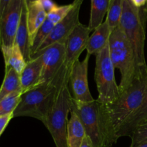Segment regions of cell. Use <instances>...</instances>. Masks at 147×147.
Here are the masks:
<instances>
[{"instance_id": "cell-6", "label": "cell", "mask_w": 147, "mask_h": 147, "mask_svg": "<svg viewBox=\"0 0 147 147\" xmlns=\"http://www.w3.org/2000/svg\"><path fill=\"white\" fill-rule=\"evenodd\" d=\"M68 86L69 81H66L59 89L53 109L44 124L51 134L56 147H69L67 136V116L70 111L72 95Z\"/></svg>"}, {"instance_id": "cell-15", "label": "cell", "mask_w": 147, "mask_h": 147, "mask_svg": "<svg viewBox=\"0 0 147 147\" xmlns=\"http://www.w3.org/2000/svg\"><path fill=\"white\" fill-rule=\"evenodd\" d=\"M14 44L18 45V47H20L26 62L27 63L28 61H30L31 60L32 55L31 40H30V33H29L28 26H27L26 3H24L22 11L20 24H19L17 33H16Z\"/></svg>"}, {"instance_id": "cell-34", "label": "cell", "mask_w": 147, "mask_h": 147, "mask_svg": "<svg viewBox=\"0 0 147 147\" xmlns=\"http://www.w3.org/2000/svg\"><path fill=\"white\" fill-rule=\"evenodd\" d=\"M146 11H147V4H146Z\"/></svg>"}, {"instance_id": "cell-21", "label": "cell", "mask_w": 147, "mask_h": 147, "mask_svg": "<svg viewBox=\"0 0 147 147\" xmlns=\"http://www.w3.org/2000/svg\"><path fill=\"white\" fill-rule=\"evenodd\" d=\"M90 1L91 7L88 27L93 31L103 22V19L109 10L111 0H90Z\"/></svg>"}, {"instance_id": "cell-18", "label": "cell", "mask_w": 147, "mask_h": 147, "mask_svg": "<svg viewBox=\"0 0 147 147\" xmlns=\"http://www.w3.org/2000/svg\"><path fill=\"white\" fill-rule=\"evenodd\" d=\"M70 113L67 126V144L69 147H80L86 136V131L76 112L70 111Z\"/></svg>"}, {"instance_id": "cell-4", "label": "cell", "mask_w": 147, "mask_h": 147, "mask_svg": "<svg viewBox=\"0 0 147 147\" xmlns=\"http://www.w3.org/2000/svg\"><path fill=\"white\" fill-rule=\"evenodd\" d=\"M146 15V7L137 8L130 0H123V12L119 26L131 45L138 70L147 67L144 53Z\"/></svg>"}, {"instance_id": "cell-7", "label": "cell", "mask_w": 147, "mask_h": 147, "mask_svg": "<svg viewBox=\"0 0 147 147\" xmlns=\"http://www.w3.org/2000/svg\"><path fill=\"white\" fill-rule=\"evenodd\" d=\"M95 80L98 91L97 100L102 104H109L120 95L115 78V67L110 57L109 44L96 55Z\"/></svg>"}, {"instance_id": "cell-23", "label": "cell", "mask_w": 147, "mask_h": 147, "mask_svg": "<svg viewBox=\"0 0 147 147\" xmlns=\"http://www.w3.org/2000/svg\"><path fill=\"white\" fill-rule=\"evenodd\" d=\"M55 24L47 17L42 25L40 27L37 32L36 33L34 39L31 44V54L32 55L35 54L38 51L39 48L42 45L45 40H46L52 30L54 27ZM31 55V57H32Z\"/></svg>"}, {"instance_id": "cell-25", "label": "cell", "mask_w": 147, "mask_h": 147, "mask_svg": "<svg viewBox=\"0 0 147 147\" xmlns=\"http://www.w3.org/2000/svg\"><path fill=\"white\" fill-rule=\"evenodd\" d=\"M73 6H74L73 2L66 5H57L52 11L47 13V17L55 25L67 15L70 10L73 9Z\"/></svg>"}, {"instance_id": "cell-31", "label": "cell", "mask_w": 147, "mask_h": 147, "mask_svg": "<svg viewBox=\"0 0 147 147\" xmlns=\"http://www.w3.org/2000/svg\"><path fill=\"white\" fill-rule=\"evenodd\" d=\"M80 147H93V144H92L90 139L87 136L84 138Z\"/></svg>"}, {"instance_id": "cell-30", "label": "cell", "mask_w": 147, "mask_h": 147, "mask_svg": "<svg viewBox=\"0 0 147 147\" xmlns=\"http://www.w3.org/2000/svg\"><path fill=\"white\" fill-rule=\"evenodd\" d=\"M11 1V0H1L0 1V19H1L4 10L6 9Z\"/></svg>"}, {"instance_id": "cell-33", "label": "cell", "mask_w": 147, "mask_h": 147, "mask_svg": "<svg viewBox=\"0 0 147 147\" xmlns=\"http://www.w3.org/2000/svg\"><path fill=\"white\" fill-rule=\"evenodd\" d=\"M38 0H25V3L26 4H29L32 2H34V1H37Z\"/></svg>"}, {"instance_id": "cell-36", "label": "cell", "mask_w": 147, "mask_h": 147, "mask_svg": "<svg viewBox=\"0 0 147 147\" xmlns=\"http://www.w3.org/2000/svg\"><path fill=\"white\" fill-rule=\"evenodd\" d=\"M130 1H131V0H130Z\"/></svg>"}, {"instance_id": "cell-28", "label": "cell", "mask_w": 147, "mask_h": 147, "mask_svg": "<svg viewBox=\"0 0 147 147\" xmlns=\"http://www.w3.org/2000/svg\"><path fill=\"white\" fill-rule=\"evenodd\" d=\"M14 118L13 114H8L5 116H0V136L2 134L4 129L7 126L10 121Z\"/></svg>"}, {"instance_id": "cell-19", "label": "cell", "mask_w": 147, "mask_h": 147, "mask_svg": "<svg viewBox=\"0 0 147 147\" xmlns=\"http://www.w3.org/2000/svg\"><path fill=\"white\" fill-rule=\"evenodd\" d=\"M1 50L4 56L5 66L12 67L19 74H21L27 62L18 45L14 44L9 47H1Z\"/></svg>"}, {"instance_id": "cell-9", "label": "cell", "mask_w": 147, "mask_h": 147, "mask_svg": "<svg viewBox=\"0 0 147 147\" xmlns=\"http://www.w3.org/2000/svg\"><path fill=\"white\" fill-rule=\"evenodd\" d=\"M32 55H39L42 58V83L52 81L64 66L65 60V43H54Z\"/></svg>"}, {"instance_id": "cell-12", "label": "cell", "mask_w": 147, "mask_h": 147, "mask_svg": "<svg viewBox=\"0 0 147 147\" xmlns=\"http://www.w3.org/2000/svg\"><path fill=\"white\" fill-rule=\"evenodd\" d=\"M90 32L91 30L88 26L80 22L65 42V60L64 65L69 72H70L73 65L79 60L81 53L86 49Z\"/></svg>"}, {"instance_id": "cell-35", "label": "cell", "mask_w": 147, "mask_h": 147, "mask_svg": "<svg viewBox=\"0 0 147 147\" xmlns=\"http://www.w3.org/2000/svg\"><path fill=\"white\" fill-rule=\"evenodd\" d=\"M0 1H1V0H0Z\"/></svg>"}, {"instance_id": "cell-20", "label": "cell", "mask_w": 147, "mask_h": 147, "mask_svg": "<svg viewBox=\"0 0 147 147\" xmlns=\"http://www.w3.org/2000/svg\"><path fill=\"white\" fill-rule=\"evenodd\" d=\"M22 91L20 74L14 68L5 66V76L0 88V100L11 93Z\"/></svg>"}, {"instance_id": "cell-22", "label": "cell", "mask_w": 147, "mask_h": 147, "mask_svg": "<svg viewBox=\"0 0 147 147\" xmlns=\"http://www.w3.org/2000/svg\"><path fill=\"white\" fill-rule=\"evenodd\" d=\"M123 0H111L110 1L106 21L112 31L119 27L120 24L123 12Z\"/></svg>"}, {"instance_id": "cell-10", "label": "cell", "mask_w": 147, "mask_h": 147, "mask_svg": "<svg viewBox=\"0 0 147 147\" xmlns=\"http://www.w3.org/2000/svg\"><path fill=\"white\" fill-rule=\"evenodd\" d=\"M90 55L88 54L83 61L78 60L72 67L69 77L72 97L77 101L91 102L94 100L90 93L88 81V70Z\"/></svg>"}, {"instance_id": "cell-26", "label": "cell", "mask_w": 147, "mask_h": 147, "mask_svg": "<svg viewBox=\"0 0 147 147\" xmlns=\"http://www.w3.org/2000/svg\"><path fill=\"white\" fill-rule=\"evenodd\" d=\"M131 144L130 147L136 146L143 142H147V121L139 125L131 136Z\"/></svg>"}, {"instance_id": "cell-8", "label": "cell", "mask_w": 147, "mask_h": 147, "mask_svg": "<svg viewBox=\"0 0 147 147\" xmlns=\"http://www.w3.org/2000/svg\"><path fill=\"white\" fill-rule=\"evenodd\" d=\"M25 0H11L0 19V47L14 45L16 33L20 24Z\"/></svg>"}, {"instance_id": "cell-27", "label": "cell", "mask_w": 147, "mask_h": 147, "mask_svg": "<svg viewBox=\"0 0 147 147\" xmlns=\"http://www.w3.org/2000/svg\"><path fill=\"white\" fill-rule=\"evenodd\" d=\"M38 1L47 14L57 6L53 0H38Z\"/></svg>"}, {"instance_id": "cell-13", "label": "cell", "mask_w": 147, "mask_h": 147, "mask_svg": "<svg viewBox=\"0 0 147 147\" xmlns=\"http://www.w3.org/2000/svg\"><path fill=\"white\" fill-rule=\"evenodd\" d=\"M42 61L40 56L32 55L20 74L22 93L42 84Z\"/></svg>"}, {"instance_id": "cell-3", "label": "cell", "mask_w": 147, "mask_h": 147, "mask_svg": "<svg viewBox=\"0 0 147 147\" xmlns=\"http://www.w3.org/2000/svg\"><path fill=\"white\" fill-rule=\"evenodd\" d=\"M146 93L147 67L136 73L131 85L114 101L103 104L109 123L116 135L125 121L142 106Z\"/></svg>"}, {"instance_id": "cell-5", "label": "cell", "mask_w": 147, "mask_h": 147, "mask_svg": "<svg viewBox=\"0 0 147 147\" xmlns=\"http://www.w3.org/2000/svg\"><path fill=\"white\" fill-rule=\"evenodd\" d=\"M109 47L113 66L119 69L121 74V80L119 86L121 93L131 85L136 73L140 70H138L131 45L120 26L112 31Z\"/></svg>"}, {"instance_id": "cell-2", "label": "cell", "mask_w": 147, "mask_h": 147, "mask_svg": "<svg viewBox=\"0 0 147 147\" xmlns=\"http://www.w3.org/2000/svg\"><path fill=\"white\" fill-rule=\"evenodd\" d=\"M70 111L78 116L93 147H111L117 142L119 138L109 123L104 105L98 100L84 103L72 97Z\"/></svg>"}, {"instance_id": "cell-11", "label": "cell", "mask_w": 147, "mask_h": 147, "mask_svg": "<svg viewBox=\"0 0 147 147\" xmlns=\"http://www.w3.org/2000/svg\"><path fill=\"white\" fill-rule=\"evenodd\" d=\"M84 0H74L73 9L63 20L54 26L51 32L39 48L38 51L56 42L65 43L75 27L80 23L79 14ZM37 51V52H38Z\"/></svg>"}, {"instance_id": "cell-24", "label": "cell", "mask_w": 147, "mask_h": 147, "mask_svg": "<svg viewBox=\"0 0 147 147\" xmlns=\"http://www.w3.org/2000/svg\"><path fill=\"white\" fill-rule=\"evenodd\" d=\"M22 94V91L14 92L0 100V116L13 114L20 103Z\"/></svg>"}, {"instance_id": "cell-32", "label": "cell", "mask_w": 147, "mask_h": 147, "mask_svg": "<svg viewBox=\"0 0 147 147\" xmlns=\"http://www.w3.org/2000/svg\"><path fill=\"white\" fill-rule=\"evenodd\" d=\"M134 147H147V142H143V143L137 145L136 146H134Z\"/></svg>"}, {"instance_id": "cell-16", "label": "cell", "mask_w": 147, "mask_h": 147, "mask_svg": "<svg viewBox=\"0 0 147 147\" xmlns=\"http://www.w3.org/2000/svg\"><path fill=\"white\" fill-rule=\"evenodd\" d=\"M27 5V20L31 44L40 27L47 19V14L38 1Z\"/></svg>"}, {"instance_id": "cell-1", "label": "cell", "mask_w": 147, "mask_h": 147, "mask_svg": "<svg viewBox=\"0 0 147 147\" xmlns=\"http://www.w3.org/2000/svg\"><path fill=\"white\" fill-rule=\"evenodd\" d=\"M70 73L64 65L52 81L43 83L23 93L13 116L32 117L45 124L54 106L59 89L65 82L69 81Z\"/></svg>"}, {"instance_id": "cell-17", "label": "cell", "mask_w": 147, "mask_h": 147, "mask_svg": "<svg viewBox=\"0 0 147 147\" xmlns=\"http://www.w3.org/2000/svg\"><path fill=\"white\" fill-rule=\"evenodd\" d=\"M147 121V93L139 109L128 118L121 125L118 131L119 138L123 136H130L139 125Z\"/></svg>"}, {"instance_id": "cell-29", "label": "cell", "mask_w": 147, "mask_h": 147, "mask_svg": "<svg viewBox=\"0 0 147 147\" xmlns=\"http://www.w3.org/2000/svg\"><path fill=\"white\" fill-rule=\"evenodd\" d=\"M131 1L137 8H143L147 4V0H131Z\"/></svg>"}, {"instance_id": "cell-14", "label": "cell", "mask_w": 147, "mask_h": 147, "mask_svg": "<svg viewBox=\"0 0 147 147\" xmlns=\"http://www.w3.org/2000/svg\"><path fill=\"white\" fill-rule=\"evenodd\" d=\"M112 32L111 29L105 20L94 30L88 40L86 49L89 55H97L109 44V38Z\"/></svg>"}]
</instances>
